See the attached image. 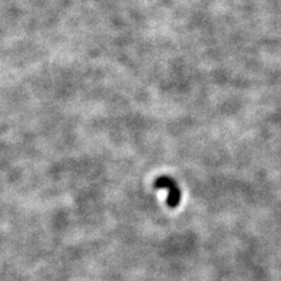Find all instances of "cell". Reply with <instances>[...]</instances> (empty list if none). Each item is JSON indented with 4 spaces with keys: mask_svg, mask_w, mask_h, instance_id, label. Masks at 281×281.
<instances>
[{
    "mask_svg": "<svg viewBox=\"0 0 281 281\" xmlns=\"http://www.w3.org/2000/svg\"><path fill=\"white\" fill-rule=\"evenodd\" d=\"M155 189H163L167 191L166 204L170 209L178 208L182 200V191L177 183L169 176H160L154 182Z\"/></svg>",
    "mask_w": 281,
    "mask_h": 281,
    "instance_id": "6da1fadb",
    "label": "cell"
}]
</instances>
